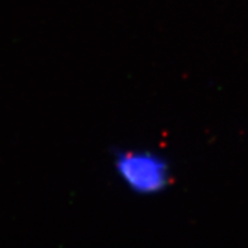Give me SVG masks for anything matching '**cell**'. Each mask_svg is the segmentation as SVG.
Segmentation results:
<instances>
[{"label":"cell","mask_w":248,"mask_h":248,"mask_svg":"<svg viewBox=\"0 0 248 248\" xmlns=\"http://www.w3.org/2000/svg\"><path fill=\"white\" fill-rule=\"evenodd\" d=\"M114 171L124 187L134 195H158L171 183L169 162L148 150H125L117 154Z\"/></svg>","instance_id":"cell-1"}]
</instances>
